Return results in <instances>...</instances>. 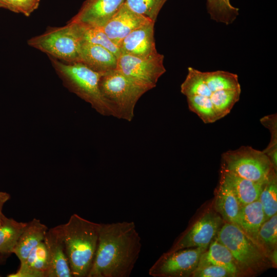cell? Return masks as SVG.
I'll list each match as a JSON object with an SVG mask.
<instances>
[{"mask_svg": "<svg viewBox=\"0 0 277 277\" xmlns=\"http://www.w3.org/2000/svg\"><path fill=\"white\" fill-rule=\"evenodd\" d=\"M164 56L157 52L146 57L120 54L116 69L125 75L151 87L156 86L159 78L166 72Z\"/></svg>", "mask_w": 277, "mask_h": 277, "instance_id": "obj_9", "label": "cell"}, {"mask_svg": "<svg viewBox=\"0 0 277 277\" xmlns=\"http://www.w3.org/2000/svg\"><path fill=\"white\" fill-rule=\"evenodd\" d=\"M222 158V167L253 182H265L275 170L270 159L263 151L250 146L228 150L223 153Z\"/></svg>", "mask_w": 277, "mask_h": 277, "instance_id": "obj_7", "label": "cell"}, {"mask_svg": "<svg viewBox=\"0 0 277 277\" xmlns=\"http://www.w3.org/2000/svg\"><path fill=\"white\" fill-rule=\"evenodd\" d=\"M48 228L39 220L33 219L27 222L13 251L21 264L27 259L30 252L44 241Z\"/></svg>", "mask_w": 277, "mask_h": 277, "instance_id": "obj_17", "label": "cell"}, {"mask_svg": "<svg viewBox=\"0 0 277 277\" xmlns=\"http://www.w3.org/2000/svg\"><path fill=\"white\" fill-rule=\"evenodd\" d=\"M48 56L66 88L90 104L100 114L114 116L100 89L99 81L103 73L91 70L82 63H66Z\"/></svg>", "mask_w": 277, "mask_h": 277, "instance_id": "obj_3", "label": "cell"}, {"mask_svg": "<svg viewBox=\"0 0 277 277\" xmlns=\"http://www.w3.org/2000/svg\"><path fill=\"white\" fill-rule=\"evenodd\" d=\"M167 0H125L124 3L135 12L143 15L153 22Z\"/></svg>", "mask_w": 277, "mask_h": 277, "instance_id": "obj_31", "label": "cell"}, {"mask_svg": "<svg viewBox=\"0 0 277 277\" xmlns=\"http://www.w3.org/2000/svg\"><path fill=\"white\" fill-rule=\"evenodd\" d=\"M152 21L132 11L124 3L102 28L109 38L118 47L122 41L130 32Z\"/></svg>", "mask_w": 277, "mask_h": 277, "instance_id": "obj_13", "label": "cell"}, {"mask_svg": "<svg viewBox=\"0 0 277 277\" xmlns=\"http://www.w3.org/2000/svg\"><path fill=\"white\" fill-rule=\"evenodd\" d=\"M154 24L153 22L147 23L126 36L118 46L121 54L143 57L156 53Z\"/></svg>", "mask_w": 277, "mask_h": 277, "instance_id": "obj_14", "label": "cell"}, {"mask_svg": "<svg viewBox=\"0 0 277 277\" xmlns=\"http://www.w3.org/2000/svg\"><path fill=\"white\" fill-rule=\"evenodd\" d=\"M191 276L193 277H235L227 269L216 265L197 267Z\"/></svg>", "mask_w": 277, "mask_h": 277, "instance_id": "obj_34", "label": "cell"}, {"mask_svg": "<svg viewBox=\"0 0 277 277\" xmlns=\"http://www.w3.org/2000/svg\"><path fill=\"white\" fill-rule=\"evenodd\" d=\"M10 195L6 192L0 191V225L2 223L4 214L2 210L4 204L10 199Z\"/></svg>", "mask_w": 277, "mask_h": 277, "instance_id": "obj_35", "label": "cell"}, {"mask_svg": "<svg viewBox=\"0 0 277 277\" xmlns=\"http://www.w3.org/2000/svg\"><path fill=\"white\" fill-rule=\"evenodd\" d=\"M259 200L263 207L266 220L276 214L277 177L275 170L272 171L266 180Z\"/></svg>", "mask_w": 277, "mask_h": 277, "instance_id": "obj_27", "label": "cell"}, {"mask_svg": "<svg viewBox=\"0 0 277 277\" xmlns=\"http://www.w3.org/2000/svg\"><path fill=\"white\" fill-rule=\"evenodd\" d=\"M49 265L48 255L44 241L29 254L26 261L20 264L16 272L8 277H45Z\"/></svg>", "mask_w": 277, "mask_h": 277, "instance_id": "obj_19", "label": "cell"}, {"mask_svg": "<svg viewBox=\"0 0 277 277\" xmlns=\"http://www.w3.org/2000/svg\"><path fill=\"white\" fill-rule=\"evenodd\" d=\"M141 248V236L133 222L100 223L97 247L88 277H129Z\"/></svg>", "mask_w": 277, "mask_h": 277, "instance_id": "obj_1", "label": "cell"}, {"mask_svg": "<svg viewBox=\"0 0 277 277\" xmlns=\"http://www.w3.org/2000/svg\"><path fill=\"white\" fill-rule=\"evenodd\" d=\"M205 82L211 92L241 88L237 74L217 70L204 72Z\"/></svg>", "mask_w": 277, "mask_h": 277, "instance_id": "obj_25", "label": "cell"}, {"mask_svg": "<svg viewBox=\"0 0 277 277\" xmlns=\"http://www.w3.org/2000/svg\"><path fill=\"white\" fill-rule=\"evenodd\" d=\"M27 44L64 62L80 61L81 39L74 25L68 22L62 27H48L45 31L29 38Z\"/></svg>", "mask_w": 277, "mask_h": 277, "instance_id": "obj_6", "label": "cell"}, {"mask_svg": "<svg viewBox=\"0 0 277 277\" xmlns=\"http://www.w3.org/2000/svg\"><path fill=\"white\" fill-rule=\"evenodd\" d=\"M258 243L268 254L276 248L277 215H273L266 220L261 226L258 235Z\"/></svg>", "mask_w": 277, "mask_h": 277, "instance_id": "obj_30", "label": "cell"}, {"mask_svg": "<svg viewBox=\"0 0 277 277\" xmlns=\"http://www.w3.org/2000/svg\"><path fill=\"white\" fill-rule=\"evenodd\" d=\"M188 108L206 124L218 120L213 105L209 96L193 95L187 97Z\"/></svg>", "mask_w": 277, "mask_h": 277, "instance_id": "obj_29", "label": "cell"}, {"mask_svg": "<svg viewBox=\"0 0 277 277\" xmlns=\"http://www.w3.org/2000/svg\"><path fill=\"white\" fill-rule=\"evenodd\" d=\"M69 23L74 25L81 42H85L101 46L109 50L117 58L119 57L121 54L119 48L109 38L102 28Z\"/></svg>", "mask_w": 277, "mask_h": 277, "instance_id": "obj_23", "label": "cell"}, {"mask_svg": "<svg viewBox=\"0 0 277 277\" xmlns=\"http://www.w3.org/2000/svg\"><path fill=\"white\" fill-rule=\"evenodd\" d=\"M242 206L231 186L221 173L215 195V210L225 222L241 228L239 217Z\"/></svg>", "mask_w": 277, "mask_h": 277, "instance_id": "obj_15", "label": "cell"}, {"mask_svg": "<svg viewBox=\"0 0 277 277\" xmlns=\"http://www.w3.org/2000/svg\"><path fill=\"white\" fill-rule=\"evenodd\" d=\"M44 241L49 260L45 277H73L65 250L62 225L48 229Z\"/></svg>", "mask_w": 277, "mask_h": 277, "instance_id": "obj_11", "label": "cell"}, {"mask_svg": "<svg viewBox=\"0 0 277 277\" xmlns=\"http://www.w3.org/2000/svg\"><path fill=\"white\" fill-rule=\"evenodd\" d=\"M215 238L229 250L243 275L258 272L271 262L263 248L234 224L225 222Z\"/></svg>", "mask_w": 277, "mask_h": 277, "instance_id": "obj_5", "label": "cell"}, {"mask_svg": "<svg viewBox=\"0 0 277 277\" xmlns=\"http://www.w3.org/2000/svg\"><path fill=\"white\" fill-rule=\"evenodd\" d=\"M99 87L113 112V116L128 122L133 118L134 108L138 100L152 89L116 69L102 74Z\"/></svg>", "mask_w": 277, "mask_h": 277, "instance_id": "obj_4", "label": "cell"}, {"mask_svg": "<svg viewBox=\"0 0 277 277\" xmlns=\"http://www.w3.org/2000/svg\"><path fill=\"white\" fill-rule=\"evenodd\" d=\"M207 248L191 247L167 252L149 269L153 277H187L197 267L200 257Z\"/></svg>", "mask_w": 277, "mask_h": 277, "instance_id": "obj_8", "label": "cell"}, {"mask_svg": "<svg viewBox=\"0 0 277 277\" xmlns=\"http://www.w3.org/2000/svg\"><path fill=\"white\" fill-rule=\"evenodd\" d=\"M221 173L230 185L242 206L259 199L266 181L256 182L250 181L240 177L222 167Z\"/></svg>", "mask_w": 277, "mask_h": 277, "instance_id": "obj_20", "label": "cell"}, {"mask_svg": "<svg viewBox=\"0 0 277 277\" xmlns=\"http://www.w3.org/2000/svg\"><path fill=\"white\" fill-rule=\"evenodd\" d=\"M241 88L223 90L212 92L210 98L213 105L218 119L224 117L240 99Z\"/></svg>", "mask_w": 277, "mask_h": 277, "instance_id": "obj_28", "label": "cell"}, {"mask_svg": "<svg viewBox=\"0 0 277 277\" xmlns=\"http://www.w3.org/2000/svg\"><path fill=\"white\" fill-rule=\"evenodd\" d=\"M261 124L269 129L270 141L263 151L270 159L274 168H277V115L276 113L264 116L260 120Z\"/></svg>", "mask_w": 277, "mask_h": 277, "instance_id": "obj_32", "label": "cell"}, {"mask_svg": "<svg viewBox=\"0 0 277 277\" xmlns=\"http://www.w3.org/2000/svg\"><path fill=\"white\" fill-rule=\"evenodd\" d=\"M210 18L226 25L232 23L239 14V10L232 5L230 0H206Z\"/></svg>", "mask_w": 277, "mask_h": 277, "instance_id": "obj_24", "label": "cell"}, {"mask_svg": "<svg viewBox=\"0 0 277 277\" xmlns=\"http://www.w3.org/2000/svg\"><path fill=\"white\" fill-rule=\"evenodd\" d=\"M181 91L186 97L193 95L209 96L212 92L207 85L202 72L192 67L188 68V73L181 86Z\"/></svg>", "mask_w": 277, "mask_h": 277, "instance_id": "obj_26", "label": "cell"}, {"mask_svg": "<svg viewBox=\"0 0 277 277\" xmlns=\"http://www.w3.org/2000/svg\"><path fill=\"white\" fill-rule=\"evenodd\" d=\"M0 8L6 9V5L5 0H0Z\"/></svg>", "mask_w": 277, "mask_h": 277, "instance_id": "obj_37", "label": "cell"}, {"mask_svg": "<svg viewBox=\"0 0 277 277\" xmlns=\"http://www.w3.org/2000/svg\"><path fill=\"white\" fill-rule=\"evenodd\" d=\"M223 220L215 212L204 214L183 234L168 252L191 247L208 248L215 238Z\"/></svg>", "mask_w": 277, "mask_h": 277, "instance_id": "obj_10", "label": "cell"}, {"mask_svg": "<svg viewBox=\"0 0 277 277\" xmlns=\"http://www.w3.org/2000/svg\"><path fill=\"white\" fill-rule=\"evenodd\" d=\"M216 265L227 269L234 276L243 275L228 248L215 238L202 254L197 267Z\"/></svg>", "mask_w": 277, "mask_h": 277, "instance_id": "obj_18", "label": "cell"}, {"mask_svg": "<svg viewBox=\"0 0 277 277\" xmlns=\"http://www.w3.org/2000/svg\"><path fill=\"white\" fill-rule=\"evenodd\" d=\"M100 223L74 213L62 224L64 241L72 276L88 277L95 255Z\"/></svg>", "mask_w": 277, "mask_h": 277, "instance_id": "obj_2", "label": "cell"}, {"mask_svg": "<svg viewBox=\"0 0 277 277\" xmlns=\"http://www.w3.org/2000/svg\"><path fill=\"white\" fill-rule=\"evenodd\" d=\"M79 62L96 72L104 73L116 68L117 57L101 46L82 42Z\"/></svg>", "mask_w": 277, "mask_h": 277, "instance_id": "obj_16", "label": "cell"}, {"mask_svg": "<svg viewBox=\"0 0 277 277\" xmlns=\"http://www.w3.org/2000/svg\"><path fill=\"white\" fill-rule=\"evenodd\" d=\"M27 222H18L4 215L0 225V254L13 253Z\"/></svg>", "mask_w": 277, "mask_h": 277, "instance_id": "obj_22", "label": "cell"}, {"mask_svg": "<svg viewBox=\"0 0 277 277\" xmlns=\"http://www.w3.org/2000/svg\"><path fill=\"white\" fill-rule=\"evenodd\" d=\"M239 220L242 229L258 243L259 231L266 221L264 211L259 200L243 205L241 208Z\"/></svg>", "mask_w": 277, "mask_h": 277, "instance_id": "obj_21", "label": "cell"}, {"mask_svg": "<svg viewBox=\"0 0 277 277\" xmlns=\"http://www.w3.org/2000/svg\"><path fill=\"white\" fill-rule=\"evenodd\" d=\"M125 0H85L68 22L103 28Z\"/></svg>", "mask_w": 277, "mask_h": 277, "instance_id": "obj_12", "label": "cell"}, {"mask_svg": "<svg viewBox=\"0 0 277 277\" xmlns=\"http://www.w3.org/2000/svg\"><path fill=\"white\" fill-rule=\"evenodd\" d=\"M268 256L271 263L274 265V266H276L277 264V251L276 248L271 250L268 254Z\"/></svg>", "mask_w": 277, "mask_h": 277, "instance_id": "obj_36", "label": "cell"}, {"mask_svg": "<svg viewBox=\"0 0 277 277\" xmlns=\"http://www.w3.org/2000/svg\"><path fill=\"white\" fill-rule=\"evenodd\" d=\"M41 0H5L6 9L29 16L40 4Z\"/></svg>", "mask_w": 277, "mask_h": 277, "instance_id": "obj_33", "label": "cell"}]
</instances>
